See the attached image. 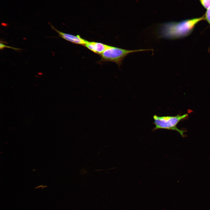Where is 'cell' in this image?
<instances>
[{"mask_svg": "<svg viewBox=\"0 0 210 210\" xmlns=\"http://www.w3.org/2000/svg\"><path fill=\"white\" fill-rule=\"evenodd\" d=\"M188 116L187 114L183 115H177L174 116H158L154 115L153 116L155 127L153 131L159 129H164L176 131L179 133L182 137L185 136V131L179 129L177 125L181 120L186 118Z\"/></svg>", "mask_w": 210, "mask_h": 210, "instance_id": "7a4b0ae2", "label": "cell"}, {"mask_svg": "<svg viewBox=\"0 0 210 210\" xmlns=\"http://www.w3.org/2000/svg\"><path fill=\"white\" fill-rule=\"evenodd\" d=\"M152 50V49H141L130 50L111 46L109 48L100 54V56L102 61L113 62L120 66L121 65L125 57L130 53Z\"/></svg>", "mask_w": 210, "mask_h": 210, "instance_id": "3957f363", "label": "cell"}, {"mask_svg": "<svg viewBox=\"0 0 210 210\" xmlns=\"http://www.w3.org/2000/svg\"><path fill=\"white\" fill-rule=\"evenodd\" d=\"M203 6L206 9H208L210 6V0H200Z\"/></svg>", "mask_w": 210, "mask_h": 210, "instance_id": "52a82bcc", "label": "cell"}, {"mask_svg": "<svg viewBox=\"0 0 210 210\" xmlns=\"http://www.w3.org/2000/svg\"><path fill=\"white\" fill-rule=\"evenodd\" d=\"M83 46L91 51L100 55L111 46L100 42L88 41Z\"/></svg>", "mask_w": 210, "mask_h": 210, "instance_id": "5b68a950", "label": "cell"}, {"mask_svg": "<svg viewBox=\"0 0 210 210\" xmlns=\"http://www.w3.org/2000/svg\"><path fill=\"white\" fill-rule=\"evenodd\" d=\"M204 19V16L182 21L179 22H170L160 24L157 30L159 38L176 39L189 35L193 31L195 25Z\"/></svg>", "mask_w": 210, "mask_h": 210, "instance_id": "6da1fadb", "label": "cell"}, {"mask_svg": "<svg viewBox=\"0 0 210 210\" xmlns=\"http://www.w3.org/2000/svg\"><path fill=\"white\" fill-rule=\"evenodd\" d=\"M51 26L53 30L57 32L60 37L72 43L84 46L88 41L81 38L79 35L75 36L64 33L59 31L55 29L52 25H51Z\"/></svg>", "mask_w": 210, "mask_h": 210, "instance_id": "277c9868", "label": "cell"}, {"mask_svg": "<svg viewBox=\"0 0 210 210\" xmlns=\"http://www.w3.org/2000/svg\"><path fill=\"white\" fill-rule=\"evenodd\" d=\"M0 49L1 50H2L4 48H8L12 49H13L14 50H21V49L18 48H16L13 47H12L10 46H8L6 45H4V44H3V43H2L1 42L0 43Z\"/></svg>", "mask_w": 210, "mask_h": 210, "instance_id": "ba28073f", "label": "cell"}, {"mask_svg": "<svg viewBox=\"0 0 210 210\" xmlns=\"http://www.w3.org/2000/svg\"><path fill=\"white\" fill-rule=\"evenodd\" d=\"M205 19L210 25V6L207 9L204 17Z\"/></svg>", "mask_w": 210, "mask_h": 210, "instance_id": "8992f818", "label": "cell"}]
</instances>
